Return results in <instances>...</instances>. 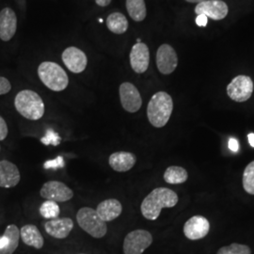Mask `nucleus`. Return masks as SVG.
Wrapping results in <instances>:
<instances>
[{"instance_id":"nucleus-1","label":"nucleus","mask_w":254,"mask_h":254,"mask_svg":"<svg viewBox=\"0 0 254 254\" xmlns=\"http://www.w3.org/2000/svg\"><path fill=\"white\" fill-rule=\"evenodd\" d=\"M178 200V196L174 191L167 188H157L142 200L140 211L146 219L155 220L160 216L162 209L174 207Z\"/></svg>"},{"instance_id":"nucleus-2","label":"nucleus","mask_w":254,"mask_h":254,"mask_svg":"<svg viewBox=\"0 0 254 254\" xmlns=\"http://www.w3.org/2000/svg\"><path fill=\"white\" fill-rule=\"evenodd\" d=\"M173 110L172 96L165 91H158L153 95L148 104L147 117L153 127L161 128L168 124Z\"/></svg>"},{"instance_id":"nucleus-3","label":"nucleus","mask_w":254,"mask_h":254,"mask_svg":"<svg viewBox=\"0 0 254 254\" xmlns=\"http://www.w3.org/2000/svg\"><path fill=\"white\" fill-rule=\"evenodd\" d=\"M15 109L24 118L38 121L45 114V104L42 97L30 90L19 91L14 99Z\"/></svg>"},{"instance_id":"nucleus-4","label":"nucleus","mask_w":254,"mask_h":254,"mask_svg":"<svg viewBox=\"0 0 254 254\" xmlns=\"http://www.w3.org/2000/svg\"><path fill=\"white\" fill-rule=\"evenodd\" d=\"M38 75L41 81L51 91H64L69 84V77L64 68L52 62H44L40 64Z\"/></svg>"},{"instance_id":"nucleus-5","label":"nucleus","mask_w":254,"mask_h":254,"mask_svg":"<svg viewBox=\"0 0 254 254\" xmlns=\"http://www.w3.org/2000/svg\"><path fill=\"white\" fill-rule=\"evenodd\" d=\"M76 220L80 227L94 238H102L107 235V223L99 217L96 210L82 207L76 214Z\"/></svg>"},{"instance_id":"nucleus-6","label":"nucleus","mask_w":254,"mask_h":254,"mask_svg":"<svg viewBox=\"0 0 254 254\" xmlns=\"http://www.w3.org/2000/svg\"><path fill=\"white\" fill-rule=\"evenodd\" d=\"M153 243V236L145 230L130 232L124 241L125 254H142Z\"/></svg>"},{"instance_id":"nucleus-7","label":"nucleus","mask_w":254,"mask_h":254,"mask_svg":"<svg viewBox=\"0 0 254 254\" xmlns=\"http://www.w3.org/2000/svg\"><path fill=\"white\" fill-rule=\"evenodd\" d=\"M254 92V82L250 76L238 75L228 85V96L232 100L242 103L249 100Z\"/></svg>"},{"instance_id":"nucleus-8","label":"nucleus","mask_w":254,"mask_h":254,"mask_svg":"<svg viewBox=\"0 0 254 254\" xmlns=\"http://www.w3.org/2000/svg\"><path fill=\"white\" fill-rule=\"evenodd\" d=\"M40 194L42 198L55 202H64L71 200L73 192L64 183L60 181L46 182L42 187Z\"/></svg>"},{"instance_id":"nucleus-9","label":"nucleus","mask_w":254,"mask_h":254,"mask_svg":"<svg viewBox=\"0 0 254 254\" xmlns=\"http://www.w3.org/2000/svg\"><path fill=\"white\" fill-rule=\"evenodd\" d=\"M119 92L122 107L127 112L135 113L141 108L142 99L140 93L132 83L125 82L121 84Z\"/></svg>"},{"instance_id":"nucleus-10","label":"nucleus","mask_w":254,"mask_h":254,"mask_svg":"<svg viewBox=\"0 0 254 254\" xmlns=\"http://www.w3.org/2000/svg\"><path fill=\"white\" fill-rule=\"evenodd\" d=\"M178 65V57L173 46L164 44L156 52V66L162 74H171Z\"/></svg>"},{"instance_id":"nucleus-11","label":"nucleus","mask_w":254,"mask_h":254,"mask_svg":"<svg viewBox=\"0 0 254 254\" xmlns=\"http://www.w3.org/2000/svg\"><path fill=\"white\" fill-rule=\"evenodd\" d=\"M63 62L69 71L73 73H80L85 71L88 59L86 54L77 47L70 46L63 53Z\"/></svg>"},{"instance_id":"nucleus-12","label":"nucleus","mask_w":254,"mask_h":254,"mask_svg":"<svg viewBox=\"0 0 254 254\" xmlns=\"http://www.w3.org/2000/svg\"><path fill=\"white\" fill-rule=\"evenodd\" d=\"M195 12L200 15L203 14L213 20H222L227 16L229 8L222 0H206L197 4Z\"/></svg>"},{"instance_id":"nucleus-13","label":"nucleus","mask_w":254,"mask_h":254,"mask_svg":"<svg viewBox=\"0 0 254 254\" xmlns=\"http://www.w3.org/2000/svg\"><path fill=\"white\" fill-rule=\"evenodd\" d=\"M210 223L202 216H194L190 218L184 226V234L190 240H199L208 235Z\"/></svg>"},{"instance_id":"nucleus-14","label":"nucleus","mask_w":254,"mask_h":254,"mask_svg":"<svg viewBox=\"0 0 254 254\" xmlns=\"http://www.w3.org/2000/svg\"><path fill=\"white\" fill-rule=\"evenodd\" d=\"M150 64V51L143 43H136L130 52V65L136 73H145Z\"/></svg>"},{"instance_id":"nucleus-15","label":"nucleus","mask_w":254,"mask_h":254,"mask_svg":"<svg viewBox=\"0 0 254 254\" xmlns=\"http://www.w3.org/2000/svg\"><path fill=\"white\" fill-rule=\"evenodd\" d=\"M17 29V16L13 9L5 8L0 11V39L9 42Z\"/></svg>"},{"instance_id":"nucleus-16","label":"nucleus","mask_w":254,"mask_h":254,"mask_svg":"<svg viewBox=\"0 0 254 254\" xmlns=\"http://www.w3.org/2000/svg\"><path fill=\"white\" fill-rule=\"evenodd\" d=\"M45 229L49 236L57 239H64L73 229V220L70 218H53L46 221Z\"/></svg>"},{"instance_id":"nucleus-17","label":"nucleus","mask_w":254,"mask_h":254,"mask_svg":"<svg viewBox=\"0 0 254 254\" xmlns=\"http://www.w3.org/2000/svg\"><path fill=\"white\" fill-rule=\"evenodd\" d=\"M20 179V172L15 164L9 160L0 161V188H14L18 185Z\"/></svg>"},{"instance_id":"nucleus-18","label":"nucleus","mask_w":254,"mask_h":254,"mask_svg":"<svg viewBox=\"0 0 254 254\" xmlns=\"http://www.w3.org/2000/svg\"><path fill=\"white\" fill-rule=\"evenodd\" d=\"M136 162V155L130 152H116L111 154L109 158V166L117 173L130 171Z\"/></svg>"},{"instance_id":"nucleus-19","label":"nucleus","mask_w":254,"mask_h":254,"mask_svg":"<svg viewBox=\"0 0 254 254\" xmlns=\"http://www.w3.org/2000/svg\"><path fill=\"white\" fill-rule=\"evenodd\" d=\"M20 231L14 224L6 228L4 235L0 236V254H13L18 248Z\"/></svg>"},{"instance_id":"nucleus-20","label":"nucleus","mask_w":254,"mask_h":254,"mask_svg":"<svg viewBox=\"0 0 254 254\" xmlns=\"http://www.w3.org/2000/svg\"><path fill=\"white\" fill-rule=\"evenodd\" d=\"M96 212L105 222L112 221L121 216L123 205L116 199H108L98 204Z\"/></svg>"},{"instance_id":"nucleus-21","label":"nucleus","mask_w":254,"mask_h":254,"mask_svg":"<svg viewBox=\"0 0 254 254\" xmlns=\"http://www.w3.org/2000/svg\"><path fill=\"white\" fill-rule=\"evenodd\" d=\"M20 237L26 245L33 247L37 250L42 249L45 244V239L41 232L32 224H27L22 227L20 230Z\"/></svg>"},{"instance_id":"nucleus-22","label":"nucleus","mask_w":254,"mask_h":254,"mask_svg":"<svg viewBox=\"0 0 254 254\" xmlns=\"http://www.w3.org/2000/svg\"><path fill=\"white\" fill-rule=\"evenodd\" d=\"M107 27L112 33L124 34L128 29L127 17L121 12H113L107 18Z\"/></svg>"},{"instance_id":"nucleus-23","label":"nucleus","mask_w":254,"mask_h":254,"mask_svg":"<svg viewBox=\"0 0 254 254\" xmlns=\"http://www.w3.org/2000/svg\"><path fill=\"white\" fill-rule=\"evenodd\" d=\"M188 172L179 166H171L164 173V180L172 185L183 184L188 180Z\"/></svg>"},{"instance_id":"nucleus-24","label":"nucleus","mask_w":254,"mask_h":254,"mask_svg":"<svg viewBox=\"0 0 254 254\" xmlns=\"http://www.w3.org/2000/svg\"><path fill=\"white\" fill-rule=\"evenodd\" d=\"M127 9L130 17L136 22L143 21L147 15L144 0H127Z\"/></svg>"},{"instance_id":"nucleus-25","label":"nucleus","mask_w":254,"mask_h":254,"mask_svg":"<svg viewBox=\"0 0 254 254\" xmlns=\"http://www.w3.org/2000/svg\"><path fill=\"white\" fill-rule=\"evenodd\" d=\"M40 213L43 218H47V219L59 218L60 206L53 200H46L41 205Z\"/></svg>"},{"instance_id":"nucleus-26","label":"nucleus","mask_w":254,"mask_h":254,"mask_svg":"<svg viewBox=\"0 0 254 254\" xmlns=\"http://www.w3.org/2000/svg\"><path fill=\"white\" fill-rule=\"evenodd\" d=\"M243 187L246 192L254 195V161L246 167L243 173Z\"/></svg>"},{"instance_id":"nucleus-27","label":"nucleus","mask_w":254,"mask_h":254,"mask_svg":"<svg viewBox=\"0 0 254 254\" xmlns=\"http://www.w3.org/2000/svg\"><path fill=\"white\" fill-rule=\"evenodd\" d=\"M217 254H252V250L249 246L233 243L220 248Z\"/></svg>"},{"instance_id":"nucleus-28","label":"nucleus","mask_w":254,"mask_h":254,"mask_svg":"<svg viewBox=\"0 0 254 254\" xmlns=\"http://www.w3.org/2000/svg\"><path fill=\"white\" fill-rule=\"evenodd\" d=\"M61 136L58 134L54 132L52 129H48L46 131V136H44L41 141L45 144V145H59L61 143Z\"/></svg>"},{"instance_id":"nucleus-29","label":"nucleus","mask_w":254,"mask_h":254,"mask_svg":"<svg viewBox=\"0 0 254 254\" xmlns=\"http://www.w3.org/2000/svg\"><path fill=\"white\" fill-rule=\"evenodd\" d=\"M45 169H58V168H64V160L63 156H58L53 160H48L44 164Z\"/></svg>"},{"instance_id":"nucleus-30","label":"nucleus","mask_w":254,"mask_h":254,"mask_svg":"<svg viewBox=\"0 0 254 254\" xmlns=\"http://www.w3.org/2000/svg\"><path fill=\"white\" fill-rule=\"evenodd\" d=\"M11 90L10 82L3 76H0V95L7 94Z\"/></svg>"},{"instance_id":"nucleus-31","label":"nucleus","mask_w":254,"mask_h":254,"mask_svg":"<svg viewBox=\"0 0 254 254\" xmlns=\"http://www.w3.org/2000/svg\"><path fill=\"white\" fill-rule=\"evenodd\" d=\"M8 126L5 122V120L0 116V141L4 140L8 136Z\"/></svg>"},{"instance_id":"nucleus-32","label":"nucleus","mask_w":254,"mask_h":254,"mask_svg":"<svg viewBox=\"0 0 254 254\" xmlns=\"http://www.w3.org/2000/svg\"><path fill=\"white\" fill-rule=\"evenodd\" d=\"M229 149L232 152H234V153H236L238 151V149H239V142L235 137H231L229 139Z\"/></svg>"},{"instance_id":"nucleus-33","label":"nucleus","mask_w":254,"mask_h":254,"mask_svg":"<svg viewBox=\"0 0 254 254\" xmlns=\"http://www.w3.org/2000/svg\"><path fill=\"white\" fill-rule=\"evenodd\" d=\"M207 22H208V17L205 16V15H203V14L198 15L197 18H196V24H197V26H199V27H206Z\"/></svg>"},{"instance_id":"nucleus-34","label":"nucleus","mask_w":254,"mask_h":254,"mask_svg":"<svg viewBox=\"0 0 254 254\" xmlns=\"http://www.w3.org/2000/svg\"><path fill=\"white\" fill-rule=\"evenodd\" d=\"M111 1L112 0H95L96 4L98 6H100V7H107V6H109V4L111 3Z\"/></svg>"},{"instance_id":"nucleus-35","label":"nucleus","mask_w":254,"mask_h":254,"mask_svg":"<svg viewBox=\"0 0 254 254\" xmlns=\"http://www.w3.org/2000/svg\"><path fill=\"white\" fill-rule=\"evenodd\" d=\"M248 138H249V142H250V144L252 147H254V133H251V134H249V136H248Z\"/></svg>"},{"instance_id":"nucleus-36","label":"nucleus","mask_w":254,"mask_h":254,"mask_svg":"<svg viewBox=\"0 0 254 254\" xmlns=\"http://www.w3.org/2000/svg\"><path fill=\"white\" fill-rule=\"evenodd\" d=\"M187 2H190V3H200V2H203V1H206V0H186Z\"/></svg>"}]
</instances>
